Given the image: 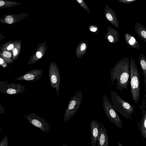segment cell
<instances>
[{"instance_id":"6da1fadb","label":"cell","mask_w":146,"mask_h":146,"mask_svg":"<svg viewBox=\"0 0 146 146\" xmlns=\"http://www.w3.org/2000/svg\"><path fill=\"white\" fill-rule=\"evenodd\" d=\"M110 75L111 85L115 84L116 89L121 91L127 89L130 77L128 64L123 61L119 62L111 70Z\"/></svg>"},{"instance_id":"e0dca14e","label":"cell","mask_w":146,"mask_h":146,"mask_svg":"<svg viewBox=\"0 0 146 146\" xmlns=\"http://www.w3.org/2000/svg\"><path fill=\"white\" fill-rule=\"evenodd\" d=\"M78 4L84 9L86 10L89 13H90V11L86 3L83 0H76Z\"/></svg>"},{"instance_id":"9c48e42d","label":"cell","mask_w":146,"mask_h":146,"mask_svg":"<svg viewBox=\"0 0 146 146\" xmlns=\"http://www.w3.org/2000/svg\"><path fill=\"white\" fill-rule=\"evenodd\" d=\"M43 71L41 69H35L30 70L23 75L15 78L14 80H23L31 82L38 81L42 77Z\"/></svg>"},{"instance_id":"f546056e","label":"cell","mask_w":146,"mask_h":146,"mask_svg":"<svg viewBox=\"0 0 146 146\" xmlns=\"http://www.w3.org/2000/svg\"><path fill=\"white\" fill-rule=\"evenodd\" d=\"M63 146H68L66 144H64L63 145Z\"/></svg>"},{"instance_id":"30bf717a","label":"cell","mask_w":146,"mask_h":146,"mask_svg":"<svg viewBox=\"0 0 146 146\" xmlns=\"http://www.w3.org/2000/svg\"><path fill=\"white\" fill-rule=\"evenodd\" d=\"M101 124V123L95 120H92L90 122V143L92 146H96Z\"/></svg>"},{"instance_id":"52a82bcc","label":"cell","mask_w":146,"mask_h":146,"mask_svg":"<svg viewBox=\"0 0 146 146\" xmlns=\"http://www.w3.org/2000/svg\"><path fill=\"white\" fill-rule=\"evenodd\" d=\"M24 116L30 124L38 128L42 131L46 133L50 131L51 127L48 122L43 118L38 116L33 112L29 113Z\"/></svg>"},{"instance_id":"d4e9b609","label":"cell","mask_w":146,"mask_h":146,"mask_svg":"<svg viewBox=\"0 0 146 146\" xmlns=\"http://www.w3.org/2000/svg\"><path fill=\"white\" fill-rule=\"evenodd\" d=\"M141 34L143 36L144 38H146V31H143L141 32Z\"/></svg>"},{"instance_id":"484cf974","label":"cell","mask_w":146,"mask_h":146,"mask_svg":"<svg viewBox=\"0 0 146 146\" xmlns=\"http://www.w3.org/2000/svg\"><path fill=\"white\" fill-rule=\"evenodd\" d=\"M14 47V45L13 44H10L7 48V49L10 50L12 49Z\"/></svg>"},{"instance_id":"ffe728a7","label":"cell","mask_w":146,"mask_h":146,"mask_svg":"<svg viewBox=\"0 0 146 146\" xmlns=\"http://www.w3.org/2000/svg\"><path fill=\"white\" fill-rule=\"evenodd\" d=\"M5 20L6 22L9 24L12 23L13 21V18L10 15L7 16L5 18Z\"/></svg>"},{"instance_id":"8992f818","label":"cell","mask_w":146,"mask_h":146,"mask_svg":"<svg viewBox=\"0 0 146 146\" xmlns=\"http://www.w3.org/2000/svg\"><path fill=\"white\" fill-rule=\"evenodd\" d=\"M8 81H0V91L6 95H17L23 93L26 86L20 83H8Z\"/></svg>"},{"instance_id":"5bb4252c","label":"cell","mask_w":146,"mask_h":146,"mask_svg":"<svg viewBox=\"0 0 146 146\" xmlns=\"http://www.w3.org/2000/svg\"><path fill=\"white\" fill-rule=\"evenodd\" d=\"M88 45L86 42L83 41H80L76 47V54L78 59L82 57L86 53Z\"/></svg>"},{"instance_id":"8fae6325","label":"cell","mask_w":146,"mask_h":146,"mask_svg":"<svg viewBox=\"0 0 146 146\" xmlns=\"http://www.w3.org/2000/svg\"><path fill=\"white\" fill-rule=\"evenodd\" d=\"M145 100L143 99L142 104L139 106L140 109L142 110V117L139 122V129L141 135L144 139H146V111L145 110Z\"/></svg>"},{"instance_id":"277c9868","label":"cell","mask_w":146,"mask_h":146,"mask_svg":"<svg viewBox=\"0 0 146 146\" xmlns=\"http://www.w3.org/2000/svg\"><path fill=\"white\" fill-rule=\"evenodd\" d=\"M82 92L80 90L76 92L71 97L64 116L65 123L72 117L79 109L82 102Z\"/></svg>"},{"instance_id":"603a6c76","label":"cell","mask_w":146,"mask_h":146,"mask_svg":"<svg viewBox=\"0 0 146 146\" xmlns=\"http://www.w3.org/2000/svg\"><path fill=\"white\" fill-rule=\"evenodd\" d=\"M12 51L13 52V56H16L18 53L17 49L16 48H14L13 50Z\"/></svg>"},{"instance_id":"f1b7e54d","label":"cell","mask_w":146,"mask_h":146,"mask_svg":"<svg viewBox=\"0 0 146 146\" xmlns=\"http://www.w3.org/2000/svg\"><path fill=\"white\" fill-rule=\"evenodd\" d=\"M118 146H123L122 144L119 142H118Z\"/></svg>"},{"instance_id":"4fadbf2b","label":"cell","mask_w":146,"mask_h":146,"mask_svg":"<svg viewBox=\"0 0 146 146\" xmlns=\"http://www.w3.org/2000/svg\"><path fill=\"white\" fill-rule=\"evenodd\" d=\"M104 14L107 19L111 23L116 27L117 23L114 11L107 4L106 5L104 9Z\"/></svg>"},{"instance_id":"d6986e66","label":"cell","mask_w":146,"mask_h":146,"mask_svg":"<svg viewBox=\"0 0 146 146\" xmlns=\"http://www.w3.org/2000/svg\"><path fill=\"white\" fill-rule=\"evenodd\" d=\"M8 139V137L5 135L3 138L0 142V146H8L9 143Z\"/></svg>"},{"instance_id":"ba28073f","label":"cell","mask_w":146,"mask_h":146,"mask_svg":"<svg viewBox=\"0 0 146 146\" xmlns=\"http://www.w3.org/2000/svg\"><path fill=\"white\" fill-rule=\"evenodd\" d=\"M48 71L50 85L52 88L56 89L59 98L60 81V74L59 69L57 65L52 64L50 66Z\"/></svg>"},{"instance_id":"4316f807","label":"cell","mask_w":146,"mask_h":146,"mask_svg":"<svg viewBox=\"0 0 146 146\" xmlns=\"http://www.w3.org/2000/svg\"><path fill=\"white\" fill-rule=\"evenodd\" d=\"M5 3L3 1H0V6H3L5 4Z\"/></svg>"},{"instance_id":"9a60e30c","label":"cell","mask_w":146,"mask_h":146,"mask_svg":"<svg viewBox=\"0 0 146 146\" xmlns=\"http://www.w3.org/2000/svg\"><path fill=\"white\" fill-rule=\"evenodd\" d=\"M116 32L115 29L108 26L107 27V33L106 36V38L108 42L114 43L115 41V34Z\"/></svg>"},{"instance_id":"7402d4cb","label":"cell","mask_w":146,"mask_h":146,"mask_svg":"<svg viewBox=\"0 0 146 146\" xmlns=\"http://www.w3.org/2000/svg\"><path fill=\"white\" fill-rule=\"evenodd\" d=\"M135 42V40L134 38L132 37L129 41V43L131 45H133L134 44V43Z\"/></svg>"},{"instance_id":"4dcf8cb0","label":"cell","mask_w":146,"mask_h":146,"mask_svg":"<svg viewBox=\"0 0 146 146\" xmlns=\"http://www.w3.org/2000/svg\"><path fill=\"white\" fill-rule=\"evenodd\" d=\"M146 93V94H145V98H146V100H145V101H146V92H145Z\"/></svg>"},{"instance_id":"cb8c5ba5","label":"cell","mask_w":146,"mask_h":146,"mask_svg":"<svg viewBox=\"0 0 146 146\" xmlns=\"http://www.w3.org/2000/svg\"><path fill=\"white\" fill-rule=\"evenodd\" d=\"M36 54L37 57L39 58H41L42 56V54L40 52H37Z\"/></svg>"},{"instance_id":"2e32d148","label":"cell","mask_w":146,"mask_h":146,"mask_svg":"<svg viewBox=\"0 0 146 146\" xmlns=\"http://www.w3.org/2000/svg\"><path fill=\"white\" fill-rule=\"evenodd\" d=\"M141 68L142 70V74L144 77V91L146 92V61L143 59L140 61Z\"/></svg>"},{"instance_id":"5b68a950","label":"cell","mask_w":146,"mask_h":146,"mask_svg":"<svg viewBox=\"0 0 146 146\" xmlns=\"http://www.w3.org/2000/svg\"><path fill=\"white\" fill-rule=\"evenodd\" d=\"M103 109L107 117L118 127L122 128V125L121 120L106 95H105L103 97Z\"/></svg>"},{"instance_id":"83f0119b","label":"cell","mask_w":146,"mask_h":146,"mask_svg":"<svg viewBox=\"0 0 146 146\" xmlns=\"http://www.w3.org/2000/svg\"><path fill=\"white\" fill-rule=\"evenodd\" d=\"M4 62L3 60L1 58H0V64L1 65Z\"/></svg>"},{"instance_id":"44dd1931","label":"cell","mask_w":146,"mask_h":146,"mask_svg":"<svg viewBox=\"0 0 146 146\" xmlns=\"http://www.w3.org/2000/svg\"><path fill=\"white\" fill-rule=\"evenodd\" d=\"M3 55L4 57L8 58H11V54L7 51H4L3 52Z\"/></svg>"},{"instance_id":"3957f363","label":"cell","mask_w":146,"mask_h":146,"mask_svg":"<svg viewBox=\"0 0 146 146\" xmlns=\"http://www.w3.org/2000/svg\"><path fill=\"white\" fill-rule=\"evenodd\" d=\"M140 74L137 66L132 62L130 65V89L134 102L138 104L139 100L141 82Z\"/></svg>"},{"instance_id":"ac0fdd59","label":"cell","mask_w":146,"mask_h":146,"mask_svg":"<svg viewBox=\"0 0 146 146\" xmlns=\"http://www.w3.org/2000/svg\"><path fill=\"white\" fill-rule=\"evenodd\" d=\"M89 29L90 31L95 34H97L99 32L98 26L95 25H91L89 27Z\"/></svg>"},{"instance_id":"7c38bea8","label":"cell","mask_w":146,"mask_h":146,"mask_svg":"<svg viewBox=\"0 0 146 146\" xmlns=\"http://www.w3.org/2000/svg\"><path fill=\"white\" fill-rule=\"evenodd\" d=\"M97 146H109V137L106 129L101 124L99 135L97 140Z\"/></svg>"},{"instance_id":"7a4b0ae2","label":"cell","mask_w":146,"mask_h":146,"mask_svg":"<svg viewBox=\"0 0 146 146\" xmlns=\"http://www.w3.org/2000/svg\"><path fill=\"white\" fill-rule=\"evenodd\" d=\"M111 101L114 110L126 119L130 118L134 113V106L125 101L115 92L110 91Z\"/></svg>"}]
</instances>
